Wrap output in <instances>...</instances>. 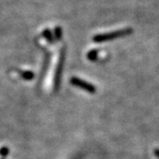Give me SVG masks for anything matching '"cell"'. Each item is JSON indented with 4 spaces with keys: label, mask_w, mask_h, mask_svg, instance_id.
I'll return each mask as SVG.
<instances>
[{
    "label": "cell",
    "mask_w": 159,
    "mask_h": 159,
    "mask_svg": "<svg viewBox=\"0 0 159 159\" xmlns=\"http://www.w3.org/2000/svg\"><path fill=\"white\" fill-rule=\"evenodd\" d=\"M132 33H133V30L131 28H126V29H122V30H118V31L111 32V33L97 34V35H95L93 37V41L94 42L109 41V40H112V39H115V38H119V37L129 35V34H131Z\"/></svg>",
    "instance_id": "6da1fadb"
},
{
    "label": "cell",
    "mask_w": 159,
    "mask_h": 159,
    "mask_svg": "<svg viewBox=\"0 0 159 159\" xmlns=\"http://www.w3.org/2000/svg\"><path fill=\"white\" fill-rule=\"evenodd\" d=\"M70 82H71V84H73V85H75L76 87H79V88L83 89L84 91L88 92V93H94L96 92V88L93 85H92V84H90L88 82H86L84 80H81V79H79L77 77H73V78H71V80H70Z\"/></svg>",
    "instance_id": "7a4b0ae2"
},
{
    "label": "cell",
    "mask_w": 159,
    "mask_h": 159,
    "mask_svg": "<svg viewBox=\"0 0 159 159\" xmlns=\"http://www.w3.org/2000/svg\"><path fill=\"white\" fill-rule=\"evenodd\" d=\"M96 55H97V52L96 51H92V52H89L88 57L91 60H95L96 59Z\"/></svg>",
    "instance_id": "3957f363"
},
{
    "label": "cell",
    "mask_w": 159,
    "mask_h": 159,
    "mask_svg": "<svg viewBox=\"0 0 159 159\" xmlns=\"http://www.w3.org/2000/svg\"><path fill=\"white\" fill-rule=\"evenodd\" d=\"M154 154H155V156L159 159V149H155V150H154Z\"/></svg>",
    "instance_id": "277c9868"
}]
</instances>
